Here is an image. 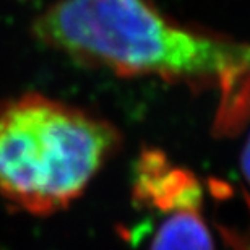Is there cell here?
Listing matches in <instances>:
<instances>
[{"label":"cell","mask_w":250,"mask_h":250,"mask_svg":"<svg viewBox=\"0 0 250 250\" xmlns=\"http://www.w3.org/2000/svg\"><path fill=\"white\" fill-rule=\"evenodd\" d=\"M33 33L54 51L119 77L221 89L223 130L250 111V42L184 26L148 0H56Z\"/></svg>","instance_id":"obj_1"},{"label":"cell","mask_w":250,"mask_h":250,"mask_svg":"<svg viewBox=\"0 0 250 250\" xmlns=\"http://www.w3.org/2000/svg\"><path fill=\"white\" fill-rule=\"evenodd\" d=\"M121 146L111 122L39 93L0 104V197L49 216L86 190Z\"/></svg>","instance_id":"obj_2"},{"label":"cell","mask_w":250,"mask_h":250,"mask_svg":"<svg viewBox=\"0 0 250 250\" xmlns=\"http://www.w3.org/2000/svg\"><path fill=\"white\" fill-rule=\"evenodd\" d=\"M133 197L145 207L164 213L202 207V187L193 174L172 166L156 149L145 151L138 159Z\"/></svg>","instance_id":"obj_3"},{"label":"cell","mask_w":250,"mask_h":250,"mask_svg":"<svg viewBox=\"0 0 250 250\" xmlns=\"http://www.w3.org/2000/svg\"><path fill=\"white\" fill-rule=\"evenodd\" d=\"M149 250H214V244L200 209H181L169 213Z\"/></svg>","instance_id":"obj_4"},{"label":"cell","mask_w":250,"mask_h":250,"mask_svg":"<svg viewBox=\"0 0 250 250\" xmlns=\"http://www.w3.org/2000/svg\"><path fill=\"white\" fill-rule=\"evenodd\" d=\"M242 171H244V176L247 179V182L250 184V135L242 151Z\"/></svg>","instance_id":"obj_5"}]
</instances>
